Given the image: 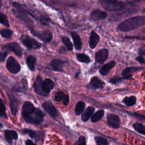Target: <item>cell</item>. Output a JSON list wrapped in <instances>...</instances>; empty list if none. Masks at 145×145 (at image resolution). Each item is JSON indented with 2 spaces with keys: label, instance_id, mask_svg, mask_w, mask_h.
Here are the masks:
<instances>
[{
  "label": "cell",
  "instance_id": "cell-1",
  "mask_svg": "<svg viewBox=\"0 0 145 145\" xmlns=\"http://www.w3.org/2000/svg\"><path fill=\"white\" fill-rule=\"evenodd\" d=\"M22 116L25 122L34 125H39L44 120V114L35 107L30 101H25L22 107Z\"/></svg>",
  "mask_w": 145,
  "mask_h": 145
},
{
  "label": "cell",
  "instance_id": "cell-2",
  "mask_svg": "<svg viewBox=\"0 0 145 145\" xmlns=\"http://www.w3.org/2000/svg\"><path fill=\"white\" fill-rule=\"evenodd\" d=\"M145 24V16H136L122 22L117 26V29L122 32H128L135 29Z\"/></svg>",
  "mask_w": 145,
  "mask_h": 145
},
{
  "label": "cell",
  "instance_id": "cell-3",
  "mask_svg": "<svg viewBox=\"0 0 145 145\" xmlns=\"http://www.w3.org/2000/svg\"><path fill=\"white\" fill-rule=\"evenodd\" d=\"M101 7L109 11H120L126 7L124 2L118 0H99Z\"/></svg>",
  "mask_w": 145,
  "mask_h": 145
},
{
  "label": "cell",
  "instance_id": "cell-4",
  "mask_svg": "<svg viewBox=\"0 0 145 145\" xmlns=\"http://www.w3.org/2000/svg\"><path fill=\"white\" fill-rule=\"evenodd\" d=\"M22 43L28 49H37L41 48V44L29 36L24 35L21 37Z\"/></svg>",
  "mask_w": 145,
  "mask_h": 145
},
{
  "label": "cell",
  "instance_id": "cell-5",
  "mask_svg": "<svg viewBox=\"0 0 145 145\" xmlns=\"http://www.w3.org/2000/svg\"><path fill=\"white\" fill-rule=\"evenodd\" d=\"M6 67L9 72L12 74H17L20 70V66L16 60L12 56H10L7 61Z\"/></svg>",
  "mask_w": 145,
  "mask_h": 145
},
{
  "label": "cell",
  "instance_id": "cell-6",
  "mask_svg": "<svg viewBox=\"0 0 145 145\" xmlns=\"http://www.w3.org/2000/svg\"><path fill=\"white\" fill-rule=\"evenodd\" d=\"M42 107L44 110L53 118H56L58 117L59 113L57 109L54 106V105L50 101H45L42 104Z\"/></svg>",
  "mask_w": 145,
  "mask_h": 145
},
{
  "label": "cell",
  "instance_id": "cell-7",
  "mask_svg": "<svg viewBox=\"0 0 145 145\" xmlns=\"http://www.w3.org/2000/svg\"><path fill=\"white\" fill-rule=\"evenodd\" d=\"M3 49L12 51L18 57H21L22 56V49L20 46L16 42L7 44L3 46Z\"/></svg>",
  "mask_w": 145,
  "mask_h": 145
},
{
  "label": "cell",
  "instance_id": "cell-8",
  "mask_svg": "<svg viewBox=\"0 0 145 145\" xmlns=\"http://www.w3.org/2000/svg\"><path fill=\"white\" fill-rule=\"evenodd\" d=\"M42 78L40 75H38L36 77V80L34 83L33 89H34V91H35V92L37 93V94L43 96H45L47 95V94L44 92V91L42 89Z\"/></svg>",
  "mask_w": 145,
  "mask_h": 145
},
{
  "label": "cell",
  "instance_id": "cell-9",
  "mask_svg": "<svg viewBox=\"0 0 145 145\" xmlns=\"http://www.w3.org/2000/svg\"><path fill=\"white\" fill-rule=\"evenodd\" d=\"M107 123L109 126L114 129H117L120 126L119 117L113 114H108L106 117Z\"/></svg>",
  "mask_w": 145,
  "mask_h": 145
},
{
  "label": "cell",
  "instance_id": "cell-10",
  "mask_svg": "<svg viewBox=\"0 0 145 145\" xmlns=\"http://www.w3.org/2000/svg\"><path fill=\"white\" fill-rule=\"evenodd\" d=\"M108 56V50L106 49H103L99 50L95 55V61L97 63L101 64L106 60Z\"/></svg>",
  "mask_w": 145,
  "mask_h": 145
},
{
  "label": "cell",
  "instance_id": "cell-11",
  "mask_svg": "<svg viewBox=\"0 0 145 145\" xmlns=\"http://www.w3.org/2000/svg\"><path fill=\"white\" fill-rule=\"evenodd\" d=\"M107 15H108L106 12L99 9H96L91 14V18L93 20L98 21L105 19Z\"/></svg>",
  "mask_w": 145,
  "mask_h": 145
},
{
  "label": "cell",
  "instance_id": "cell-12",
  "mask_svg": "<svg viewBox=\"0 0 145 145\" xmlns=\"http://www.w3.org/2000/svg\"><path fill=\"white\" fill-rule=\"evenodd\" d=\"M10 99V106L11 114L13 116H16L18 111L19 102L18 100L12 95H9Z\"/></svg>",
  "mask_w": 145,
  "mask_h": 145
},
{
  "label": "cell",
  "instance_id": "cell-13",
  "mask_svg": "<svg viewBox=\"0 0 145 145\" xmlns=\"http://www.w3.org/2000/svg\"><path fill=\"white\" fill-rule=\"evenodd\" d=\"M54 84L53 82L49 78L45 79L44 81H42V87L44 92L48 95L51 90H52L54 88Z\"/></svg>",
  "mask_w": 145,
  "mask_h": 145
},
{
  "label": "cell",
  "instance_id": "cell-14",
  "mask_svg": "<svg viewBox=\"0 0 145 145\" xmlns=\"http://www.w3.org/2000/svg\"><path fill=\"white\" fill-rule=\"evenodd\" d=\"M64 63V62L58 59H53L50 62V66L53 70L59 72H62L63 71V65Z\"/></svg>",
  "mask_w": 145,
  "mask_h": 145
},
{
  "label": "cell",
  "instance_id": "cell-15",
  "mask_svg": "<svg viewBox=\"0 0 145 145\" xmlns=\"http://www.w3.org/2000/svg\"><path fill=\"white\" fill-rule=\"evenodd\" d=\"M36 35L40 39H41L42 41H43L45 42H50L53 38L52 33L48 31H43V32H42L41 33H36Z\"/></svg>",
  "mask_w": 145,
  "mask_h": 145
},
{
  "label": "cell",
  "instance_id": "cell-16",
  "mask_svg": "<svg viewBox=\"0 0 145 145\" xmlns=\"http://www.w3.org/2000/svg\"><path fill=\"white\" fill-rule=\"evenodd\" d=\"M5 137L7 142L10 144L12 143L14 139L16 140L18 138V134L16 131L10 130H6L5 131Z\"/></svg>",
  "mask_w": 145,
  "mask_h": 145
},
{
  "label": "cell",
  "instance_id": "cell-17",
  "mask_svg": "<svg viewBox=\"0 0 145 145\" xmlns=\"http://www.w3.org/2000/svg\"><path fill=\"white\" fill-rule=\"evenodd\" d=\"M100 37L98 34H97L95 31H92L89 37V45L91 48L93 49L96 47L97 43L99 42Z\"/></svg>",
  "mask_w": 145,
  "mask_h": 145
},
{
  "label": "cell",
  "instance_id": "cell-18",
  "mask_svg": "<svg viewBox=\"0 0 145 145\" xmlns=\"http://www.w3.org/2000/svg\"><path fill=\"white\" fill-rule=\"evenodd\" d=\"M104 83L99 79L97 77H93L90 81V86L93 89H99L103 88L104 86Z\"/></svg>",
  "mask_w": 145,
  "mask_h": 145
},
{
  "label": "cell",
  "instance_id": "cell-19",
  "mask_svg": "<svg viewBox=\"0 0 145 145\" xmlns=\"http://www.w3.org/2000/svg\"><path fill=\"white\" fill-rule=\"evenodd\" d=\"M71 35L72 36V40L74 41L75 48L76 50H80L81 49L82 45V40H81L80 36H79V35L78 33H76L75 32H72L71 33Z\"/></svg>",
  "mask_w": 145,
  "mask_h": 145
},
{
  "label": "cell",
  "instance_id": "cell-20",
  "mask_svg": "<svg viewBox=\"0 0 145 145\" xmlns=\"http://www.w3.org/2000/svg\"><path fill=\"white\" fill-rule=\"evenodd\" d=\"M115 65H116V63L114 61H111V62L104 65L100 69V70H99L100 73L104 76L106 75L109 73V71L115 66Z\"/></svg>",
  "mask_w": 145,
  "mask_h": 145
},
{
  "label": "cell",
  "instance_id": "cell-21",
  "mask_svg": "<svg viewBox=\"0 0 145 145\" xmlns=\"http://www.w3.org/2000/svg\"><path fill=\"white\" fill-rule=\"evenodd\" d=\"M95 108L93 106H89L86 109L82 116V120L83 122H86L92 116Z\"/></svg>",
  "mask_w": 145,
  "mask_h": 145
},
{
  "label": "cell",
  "instance_id": "cell-22",
  "mask_svg": "<svg viewBox=\"0 0 145 145\" xmlns=\"http://www.w3.org/2000/svg\"><path fill=\"white\" fill-rule=\"evenodd\" d=\"M36 58L33 56H29L26 58V63L28 68L33 71L35 69V65L36 63Z\"/></svg>",
  "mask_w": 145,
  "mask_h": 145
},
{
  "label": "cell",
  "instance_id": "cell-23",
  "mask_svg": "<svg viewBox=\"0 0 145 145\" xmlns=\"http://www.w3.org/2000/svg\"><path fill=\"white\" fill-rule=\"evenodd\" d=\"M140 69H142V67H127L122 72V75L124 76V79H129L130 78L132 75H131L130 73L134 71V70H137Z\"/></svg>",
  "mask_w": 145,
  "mask_h": 145
},
{
  "label": "cell",
  "instance_id": "cell-24",
  "mask_svg": "<svg viewBox=\"0 0 145 145\" xmlns=\"http://www.w3.org/2000/svg\"><path fill=\"white\" fill-rule=\"evenodd\" d=\"M136 97L134 96L130 97H125L123 99V103L127 106H131L134 105L136 103Z\"/></svg>",
  "mask_w": 145,
  "mask_h": 145
},
{
  "label": "cell",
  "instance_id": "cell-25",
  "mask_svg": "<svg viewBox=\"0 0 145 145\" xmlns=\"http://www.w3.org/2000/svg\"><path fill=\"white\" fill-rule=\"evenodd\" d=\"M85 108V104L83 101H79L75 108V113L76 115H80L83 111Z\"/></svg>",
  "mask_w": 145,
  "mask_h": 145
},
{
  "label": "cell",
  "instance_id": "cell-26",
  "mask_svg": "<svg viewBox=\"0 0 145 145\" xmlns=\"http://www.w3.org/2000/svg\"><path fill=\"white\" fill-rule=\"evenodd\" d=\"M104 111L103 110H99L97 112H96L95 114H93V116H91V121L92 122H95L100 120L104 116Z\"/></svg>",
  "mask_w": 145,
  "mask_h": 145
},
{
  "label": "cell",
  "instance_id": "cell-27",
  "mask_svg": "<svg viewBox=\"0 0 145 145\" xmlns=\"http://www.w3.org/2000/svg\"><path fill=\"white\" fill-rule=\"evenodd\" d=\"M76 58H77L78 60L80 62L88 63L90 62L89 57L87 55H86L85 54H83V53L78 54L76 55Z\"/></svg>",
  "mask_w": 145,
  "mask_h": 145
},
{
  "label": "cell",
  "instance_id": "cell-28",
  "mask_svg": "<svg viewBox=\"0 0 145 145\" xmlns=\"http://www.w3.org/2000/svg\"><path fill=\"white\" fill-rule=\"evenodd\" d=\"M133 126L137 131H138L140 134H142L145 135V126L144 125L139 123H135L133 124Z\"/></svg>",
  "mask_w": 145,
  "mask_h": 145
},
{
  "label": "cell",
  "instance_id": "cell-29",
  "mask_svg": "<svg viewBox=\"0 0 145 145\" xmlns=\"http://www.w3.org/2000/svg\"><path fill=\"white\" fill-rule=\"evenodd\" d=\"M62 42L64 44V45L66 46V48L69 50H72L73 49V45L71 42L70 41V40L69 39V37L64 36L62 38Z\"/></svg>",
  "mask_w": 145,
  "mask_h": 145
},
{
  "label": "cell",
  "instance_id": "cell-30",
  "mask_svg": "<svg viewBox=\"0 0 145 145\" xmlns=\"http://www.w3.org/2000/svg\"><path fill=\"white\" fill-rule=\"evenodd\" d=\"M96 145H108V141L101 137H96L95 138Z\"/></svg>",
  "mask_w": 145,
  "mask_h": 145
},
{
  "label": "cell",
  "instance_id": "cell-31",
  "mask_svg": "<svg viewBox=\"0 0 145 145\" xmlns=\"http://www.w3.org/2000/svg\"><path fill=\"white\" fill-rule=\"evenodd\" d=\"M0 23L7 27H8L10 25L9 22L6 15L1 12H0Z\"/></svg>",
  "mask_w": 145,
  "mask_h": 145
},
{
  "label": "cell",
  "instance_id": "cell-32",
  "mask_svg": "<svg viewBox=\"0 0 145 145\" xmlns=\"http://www.w3.org/2000/svg\"><path fill=\"white\" fill-rule=\"evenodd\" d=\"M0 33L3 37L7 39V38H10L11 36V35H12V31L8 29H3L1 30Z\"/></svg>",
  "mask_w": 145,
  "mask_h": 145
},
{
  "label": "cell",
  "instance_id": "cell-33",
  "mask_svg": "<svg viewBox=\"0 0 145 145\" xmlns=\"http://www.w3.org/2000/svg\"><path fill=\"white\" fill-rule=\"evenodd\" d=\"M6 106L2 101V100L0 98V117L3 116L6 117Z\"/></svg>",
  "mask_w": 145,
  "mask_h": 145
},
{
  "label": "cell",
  "instance_id": "cell-34",
  "mask_svg": "<svg viewBox=\"0 0 145 145\" xmlns=\"http://www.w3.org/2000/svg\"><path fill=\"white\" fill-rule=\"evenodd\" d=\"M23 131L24 134H28L31 138H35L36 135V133L35 131H34L31 129H25L23 130Z\"/></svg>",
  "mask_w": 145,
  "mask_h": 145
},
{
  "label": "cell",
  "instance_id": "cell-35",
  "mask_svg": "<svg viewBox=\"0 0 145 145\" xmlns=\"http://www.w3.org/2000/svg\"><path fill=\"white\" fill-rule=\"evenodd\" d=\"M64 96H65L64 92H63L62 91L58 92L55 95V100L57 102H59L61 100H62V99Z\"/></svg>",
  "mask_w": 145,
  "mask_h": 145
},
{
  "label": "cell",
  "instance_id": "cell-36",
  "mask_svg": "<svg viewBox=\"0 0 145 145\" xmlns=\"http://www.w3.org/2000/svg\"><path fill=\"white\" fill-rule=\"evenodd\" d=\"M74 145H86V138L83 136L79 137L78 141L75 143Z\"/></svg>",
  "mask_w": 145,
  "mask_h": 145
},
{
  "label": "cell",
  "instance_id": "cell-37",
  "mask_svg": "<svg viewBox=\"0 0 145 145\" xmlns=\"http://www.w3.org/2000/svg\"><path fill=\"white\" fill-rule=\"evenodd\" d=\"M122 78H120V77H118V76H116V77H114L113 78H111L110 79V82H111L113 84H116L118 82H120V81H121L122 80Z\"/></svg>",
  "mask_w": 145,
  "mask_h": 145
},
{
  "label": "cell",
  "instance_id": "cell-38",
  "mask_svg": "<svg viewBox=\"0 0 145 145\" xmlns=\"http://www.w3.org/2000/svg\"><path fill=\"white\" fill-rule=\"evenodd\" d=\"M62 101H63V104L65 105H67L69 103V97L68 95H65V96H63V97L62 99Z\"/></svg>",
  "mask_w": 145,
  "mask_h": 145
},
{
  "label": "cell",
  "instance_id": "cell-39",
  "mask_svg": "<svg viewBox=\"0 0 145 145\" xmlns=\"http://www.w3.org/2000/svg\"><path fill=\"white\" fill-rule=\"evenodd\" d=\"M7 55V52H0V61H3Z\"/></svg>",
  "mask_w": 145,
  "mask_h": 145
},
{
  "label": "cell",
  "instance_id": "cell-40",
  "mask_svg": "<svg viewBox=\"0 0 145 145\" xmlns=\"http://www.w3.org/2000/svg\"><path fill=\"white\" fill-rule=\"evenodd\" d=\"M132 114L137 118H140V119H143V120H145V115H142V114H139V113H134Z\"/></svg>",
  "mask_w": 145,
  "mask_h": 145
},
{
  "label": "cell",
  "instance_id": "cell-41",
  "mask_svg": "<svg viewBox=\"0 0 145 145\" xmlns=\"http://www.w3.org/2000/svg\"><path fill=\"white\" fill-rule=\"evenodd\" d=\"M136 60L139 62H140V63H145V59L142 56L137 57L136 58Z\"/></svg>",
  "mask_w": 145,
  "mask_h": 145
},
{
  "label": "cell",
  "instance_id": "cell-42",
  "mask_svg": "<svg viewBox=\"0 0 145 145\" xmlns=\"http://www.w3.org/2000/svg\"><path fill=\"white\" fill-rule=\"evenodd\" d=\"M25 144L26 145H37L36 144H35V143H33L31 140H27L25 142Z\"/></svg>",
  "mask_w": 145,
  "mask_h": 145
},
{
  "label": "cell",
  "instance_id": "cell-43",
  "mask_svg": "<svg viewBox=\"0 0 145 145\" xmlns=\"http://www.w3.org/2000/svg\"><path fill=\"white\" fill-rule=\"evenodd\" d=\"M139 54L142 55V56H145V49H142L139 51Z\"/></svg>",
  "mask_w": 145,
  "mask_h": 145
},
{
  "label": "cell",
  "instance_id": "cell-44",
  "mask_svg": "<svg viewBox=\"0 0 145 145\" xmlns=\"http://www.w3.org/2000/svg\"><path fill=\"white\" fill-rule=\"evenodd\" d=\"M0 126H1V127H2V123H1V122H0Z\"/></svg>",
  "mask_w": 145,
  "mask_h": 145
},
{
  "label": "cell",
  "instance_id": "cell-45",
  "mask_svg": "<svg viewBox=\"0 0 145 145\" xmlns=\"http://www.w3.org/2000/svg\"><path fill=\"white\" fill-rule=\"evenodd\" d=\"M1 1V0H0V1Z\"/></svg>",
  "mask_w": 145,
  "mask_h": 145
},
{
  "label": "cell",
  "instance_id": "cell-46",
  "mask_svg": "<svg viewBox=\"0 0 145 145\" xmlns=\"http://www.w3.org/2000/svg\"><path fill=\"white\" fill-rule=\"evenodd\" d=\"M144 11H145V10H144Z\"/></svg>",
  "mask_w": 145,
  "mask_h": 145
}]
</instances>
